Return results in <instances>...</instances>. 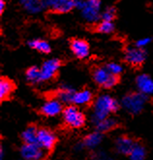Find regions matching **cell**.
Masks as SVG:
<instances>
[{"label": "cell", "instance_id": "obj_1", "mask_svg": "<svg viewBox=\"0 0 153 160\" xmlns=\"http://www.w3.org/2000/svg\"><path fill=\"white\" fill-rule=\"evenodd\" d=\"M118 109V103L116 99L108 94L99 96L94 103L92 119L95 123L109 118L111 112H116Z\"/></svg>", "mask_w": 153, "mask_h": 160}, {"label": "cell", "instance_id": "obj_2", "mask_svg": "<svg viewBox=\"0 0 153 160\" xmlns=\"http://www.w3.org/2000/svg\"><path fill=\"white\" fill-rule=\"evenodd\" d=\"M81 17L88 23H98L102 16L101 0H84L82 7L79 10Z\"/></svg>", "mask_w": 153, "mask_h": 160}, {"label": "cell", "instance_id": "obj_3", "mask_svg": "<svg viewBox=\"0 0 153 160\" xmlns=\"http://www.w3.org/2000/svg\"><path fill=\"white\" fill-rule=\"evenodd\" d=\"M146 95L141 92L129 93L122 98L121 105L130 114L137 115L142 111L146 104Z\"/></svg>", "mask_w": 153, "mask_h": 160}, {"label": "cell", "instance_id": "obj_4", "mask_svg": "<svg viewBox=\"0 0 153 160\" xmlns=\"http://www.w3.org/2000/svg\"><path fill=\"white\" fill-rule=\"evenodd\" d=\"M62 116L65 123L73 128H80L85 122L83 114L75 106L66 107L62 112Z\"/></svg>", "mask_w": 153, "mask_h": 160}, {"label": "cell", "instance_id": "obj_5", "mask_svg": "<svg viewBox=\"0 0 153 160\" xmlns=\"http://www.w3.org/2000/svg\"><path fill=\"white\" fill-rule=\"evenodd\" d=\"M93 79L97 84L105 88H111L117 83V77L111 75L106 66L95 69L93 72Z\"/></svg>", "mask_w": 153, "mask_h": 160}, {"label": "cell", "instance_id": "obj_6", "mask_svg": "<svg viewBox=\"0 0 153 160\" xmlns=\"http://www.w3.org/2000/svg\"><path fill=\"white\" fill-rule=\"evenodd\" d=\"M146 52L143 49H140L138 47H128L124 52V59L127 63L138 66V65L142 64L146 59Z\"/></svg>", "mask_w": 153, "mask_h": 160}, {"label": "cell", "instance_id": "obj_7", "mask_svg": "<svg viewBox=\"0 0 153 160\" xmlns=\"http://www.w3.org/2000/svg\"><path fill=\"white\" fill-rule=\"evenodd\" d=\"M47 10L56 14H66L75 9L74 0H44Z\"/></svg>", "mask_w": 153, "mask_h": 160}, {"label": "cell", "instance_id": "obj_8", "mask_svg": "<svg viewBox=\"0 0 153 160\" xmlns=\"http://www.w3.org/2000/svg\"><path fill=\"white\" fill-rule=\"evenodd\" d=\"M60 67V61L57 58H51L46 60L40 68L41 82H46L52 79Z\"/></svg>", "mask_w": 153, "mask_h": 160}, {"label": "cell", "instance_id": "obj_9", "mask_svg": "<svg viewBox=\"0 0 153 160\" xmlns=\"http://www.w3.org/2000/svg\"><path fill=\"white\" fill-rule=\"evenodd\" d=\"M70 49L73 54L80 59H84L89 56L90 53V46L89 44L80 38L73 39L70 43Z\"/></svg>", "mask_w": 153, "mask_h": 160}, {"label": "cell", "instance_id": "obj_10", "mask_svg": "<svg viewBox=\"0 0 153 160\" xmlns=\"http://www.w3.org/2000/svg\"><path fill=\"white\" fill-rule=\"evenodd\" d=\"M56 142V137L47 129H39L37 135V145L41 148L46 150H51Z\"/></svg>", "mask_w": 153, "mask_h": 160}, {"label": "cell", "instance_id": "obj_11", "mask_svg": "<svg viewBox=\"0 0 153 160\" xmlns=\"http://www.w3.org/2000/svg\"><path fill=\"white\" fill-rule=\"evenodd\" d=\"M21 155L24 160H41L44 152L37 144H24L21 148Z\"/></svg>", "mask_w": 153, "mask_h": 160}, {"label": "cell", "instance_id": "obj_12", "mask_svg": "<svg viewBox=\"0 0 153 160\" xmlns=\"http://www.w3.org/2000/svg\"><path fill=\"white\" fill-rule=\"evenodd\" d=\"M20 5L29 15H39L47 10L44 0H20Z\"/></svg>", "mask_w": 153, "mask_h": 160}, {"label": "cell", "instance_id": "obj_13", "mask_svg": "<svg viewBox=\"0 0 153 160\" xmlns=\"http://www.w3.org/2000/svg\"><path fill=\"white\" fill-rule=\"evenodd\" d=\"M41 112L47 117H55L63 112L62 103L58 99H50L43 104Z\"/></svg>", "mask_w": 153, "mask_h": 160}, {"label": "cell", "instance_id": "obj_14", "mask_svg": "<svg viewBox=\"0 0 153 160\" xmlns=\"http://www.w3.org/2000/svg\"><path fill=\"white\" fill-rule=\"evenodd\" d=\"M136 84L139 91L145 95L153 93V80L146 74H141L137 77Z\"/></svg>", "mask_w": 153, "mask_h": 160}, {"label": "cell", "instance_id": "obj_15", "mask_svg": "<svg viewBox=\"0 0 153 160\" xmlns=\"http://www.w3.org/2000/svg\"><path fill=\"white\" fill-rule=\"evenodd\" d=\"M134 146L135 143L133 142V140L125 136L119 137L116 142V150L121 154H130Z\"/></svg>", "mask_w": 153, "mask_h": 160}, {"label": "cell", "instance_id": "obj_16", "mask_svg": "<svg viewBox=\"0 0 153 160\" xmlns=\"http://www.w3.org/2000/svg\"><path fill=\"white\" fill-rule=\"evenodd\" d=\"M27 45L29 48L42 53H50L52 51V47L50 43L43 39H32L28 41Z\"/></svg>", "mask_w": 153, "mask_h": 160}, {"label": "cell", "instance_id": "obj_17", "mask_svg": "<svg viewBox=\"0 0 153 160\" xmlns=\"http://www.w3.org/2000/svg\"><path fill=\"white\" fill-rule=\"evenodd\" d=\"M75 91L73 88H71L68 84H63L60 90L57 93V99L61 103H73Z\"/></svg>", "mask_w": 153, "mask_h": 160}, {"label": "cell", "instance_id": "obj_18", "mask_svg": "<svg viewBox=\"0 0 153 160\" xmlns=\"http://www.w3.org/2000/svg\"><path fill=\"white\" fill-rule=\"evenodd\" d=\"M91 99H92V93L87 89H84L79 92H75L73 103L78 106H83L88 104L91 101Z\"/></svg>", "mask_w": 153, "mask_h": 160}, {"label": "cell", "instance_id": "obj_19", "mask_svg": "<svg viewBox=\"0 0 153 160\" xmlns=\"http://www.w3.org/2000/svg\"><path fill=\"white\" fill-rule=\"evenodd\" d=\"M101 142H102V134L99 131H96V132H92L88 134L84 138L83 145L84 147H86L88 148H95L100 145Z\"/></svg>", "mask_w": 153, "mask_h": 160}, {"label": "cell", "instance_id": "obj_20", "mask_svg": "<svg viewBox=\"0 0 153 160\" xmlns=\"http://www.w3.org/2000/svg\"><path fill=\"white\" fill-rule=\"evenodd\" d=\"M38 130L34 126L27 127L22 134V138L24 144H37Z\"/></svg>", "mask_w": 153, "mask_h": 160}, {"label": "cell", "instance_id": "obj_21", "mask_svg": "<svg viewBox=\"0 0 153 160\" xmlns=\"http://www.w3.org/2000/svg\"><path fill=\"white\" fill-rule=\"evenodd\" d=\"M96 124V128L97 131H99L100 133L103 132H108V131L113 129L114 127L116 126V121L114 118H107L99 122H97Z\"/></svg>", "mask_w": 153, "mask_h": 160}, {"label": "cell", "instance_id": "obj_22", "mask_svg": "<svg viewBox=\"0 0 153 160\" xmlns=\"http://www.w3.org/2000/svg\"><path fill=\"white\" fill-rule=\"evenodd\" d=\"M114 29H116V25L113 22L100 21L96 26V31L101 34H111Z\"/></svg>", "mask_w": 153, "mask_h": 160}, {"label": "cell", "instance_id": "obj_23", "mask_svg": "<svg viewBox=\"0 0 153 160\" xmlns=\"http://www.w3.org/2000/svg\"><path fill=\"white\" fill-rule=\"evenodd\" d=\"M25 76L27 81L31 83H38L41 82V72L40 68H38L36 66H32L29 69H27Z\"/></svg>", "mask_w": 153, "mask_h": 160}, {"label": "cell", "instance_id": "obj_24", "mask_svg": "<svg viewBox=\"0 0 153 160\" xmlns=\"http://www.w3.org/2000/svg\"><path fill=\"white\" fill-rule=\"evenodd\" d=\"M13 91V84L12 82L6 80V79H1L0 81V98L2 100L6 99Z\"/></svg>", "mask_w": 153, "mask_h": 160}, {"label": "cell", "instance_id": "obj_25", "mask_svg": "<svg viewBox=\"0 0 153 160\" xmlns=\"http://www.w3.org/2000/svg\"><path fill=\"white\" fill-rule=\"evenodd\" d=\"M146 149L142 146L141 145H138V144H135L134 146L132 152H130V158L131 160H145L146 158Z\"/></svg>", "mask_w": 153, "mask_h": 160}, {"label": "cell", "instance_id": "obj_26", "mask_svg": "<svg viewBox=\"0 0 153 160\" xmlns=\"http://www.w3.org/2000/svg\"><path fill=\"white\" fill-rule=\"evenodd\" d=\"M116 8L112 6H109L107 8H105L102 16H101V21H107V22H113V20L116 18Z\"/></svg>", "mask_w": 153, "mask_h": 160}, {"label": "cell", "instance_id": "obj_27", "mask_svg": "<svg viewBox=\"0 0 153 160\" xmlns=\"http://www.w3.org/2000/svg\"><path fill=\"white\" fill-rule=\"evenodd\" d=\"M106 68L108 69V71L113 75V76L116 77H118L119 75L123 72V67L119 63H116V62H110L106 65Z\"/></svg>", "mask_w": 153, "mask_h": 160}, {"label": "cell", "instance_id": "obj_28", "mask_svg": "<svg viewBox=\"0 0 153 160\" xmlns=\"http://www.w3.org/2000/svg\"><path fill=\"white\" fill-rule=\"evenodd\" d=\"M151 41H152V39L150 38V37H143V38H141V39L136 41L135 46L138 47V48H140V49L145 50L146 47L151 43Z\"/></svg>", "mask_w": 153, "mask_h": 160}, {"label": "cell", "instance_id": "obj_29", "mask_svg": "<svg viewBox=\"0 0 153 160\" xmlns=\"http://www.w3.org/2000/svg\"><path fill=\"white\" fill-rule=\"evenodd\" d=\"M93 160H113V158H111V156H109L105 152H98L96 154H94Z\"/></svg>", "mask_w": 153, "mask_h": 160}, {"label": "cell", "instance_id": "obj_30", "mask_svg": "<svg viewBox=\"0 0 153 160\" xmlns=\"http://www.w3.org/2000/svg\"><path fill=\"white\" fill-rule=\"evenodd\" d=\"M83 3H84V0H74L75 9H76V10H80V9L82 7Z\"/></svg>", "mask_w": 153, "mask_h": 160}, {"label": "cell", "instance_id": "obj_31", "mask_svg": "<svg viewBox=\"0 0 153 160\" xmlns=\"http://www.w3.org/2000/svg\"><path fill=\"white\" fill-rule=\"evenodd\" d=\"M6 8V2L5 0H0V14H3Z\"/></svg>", "mask_w": 153, "mask_h": 160}]
</instances>
